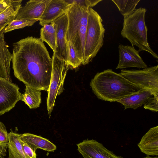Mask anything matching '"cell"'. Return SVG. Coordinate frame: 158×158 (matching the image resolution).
Returning a JSON list of instances; mask_svg holds the SVG:
<instances>
[{
	"label": "cell",
	"mask_w": 158,
	"mask_h": 158,
	"mask_svg": "<svg viewBox=\"0 0 158 158\" xmlns=\"http://www.w3.org/2000/svg\"><path fill=\"white\" fill-rule=\"evenodd\" d=\"M12 68L15 76L25 85L48 91L52 61L39 38L28 36L13 44Z\"/></svg>",
	"instance_id": "cell-1"
},
{
	"label": "cell",
	"mask_w": 158,
	"mask_h": 158,
	"mask_svg": "<svg viewBox=\"0 0 158 158\" xmlns=\"http://www.w3.org/2000/svg\"><path fill=\"white\" fill-rule=\"evenodd\" d=\"M90 85L98 98L110 102H116L126 96L145 90L111 69L97 73L92 79Z\"/></svg>",
	"instance_id": "cell-2"
},
{
	"label": "cell",
	"mask_w": 158,
	"mask_h": 158,
	"mask_svg": "<svg viewBox=\"0 0 158 158\" xmlns=\"http://www.w3.org/2000/svg\"><path fill=\"white\" fill-rule=\"evenodd\" d=\"M72 4L66 12L68 23L66 39L67 42L72 43L82 63L89 9Z\"/></svg>",
	"instance_id": "cell-3"
},
{
	"label": "cell",
	"mask_w": 158,
	"mask_h": 158,
	"mask_svg": "<svg viewBox=\"0 0 158 158\" xmlns=\"http://www.w3.org/2000/svg\"><path fill=\"white\" fill-rule=\"evenodd\" d=\"M146 11L145 8L140 7L124 18L121 35L130 42L132 46L138 47L139 52H147L157 59V55L150 48L148 40V29L145 21Z\"/></svg>",
	"instance_id": "cell-4"
},
{
	"label": "cell",
	"mask_w": 158,
	"mask_h": 158,
	"mask_svg": "<svg viewBox=\"0 0 158 158\" xmlns=\"http://www.w3.org/2000/svg\"><path fill=\"white\" fill-rule=\"evenodd\" d=\"M102 22L99 14L92 8H89L82 63L83 65L92 61L103 45L105 29Z\"/></svg>",
	"instance_id": "cell-5"
},
{
	"label": "cell",
	"mask_w": 158,
	"mask_h": 158,
	"mask_svg": "<svg viewBox=\"0 0 158 158\" xmlns=\"http://www.w3.org/2000/svg\"><path fill=\"white\" fill-rule=\"evenodd\" d=\"M52 66L50 84L48 92L47 108L50 115L53 110L57 95L64 90V83L68 70L70 68L69 64L53 54Z\"/></svg>",
	"instance_id": "cell-6"
},
{
	"label": "cell",
	"mask_w": 158,
	"mask_h": 158,
	"mask_svg": "<svg viewBox=\"0 0 158 158\" xmlns=\"http://www.w3.org/2000/svg\"><path fill=\"white\" fill-rule=\"evenodd\" d=\"M120 74L135 85L158 94V65L142 70L122 69Z\"/></svg>",
	"instance_id": "cell-7"
},
{
	"label": "cell",
	"mask_w": 158,
	"mask_h": 158,
	"mask_svg": "<svg viewBox=\"0 0 158 158\" xmlns=\"http://www.w3.org/2000/svg\"><path fill=\"white\" fill-rule=\"evenodd\" d=\"M21 94L17 85L0 77V115L13 108Z\"/></svg>",
	"instance_id": "cell-8"
},
{
	"label": "cell",
	"mask_w": 158,
	"mask_h": 158,
	"mask_svg": "<svg viewBox=\"0 0 158 158\" xmlns=\"http://www.w3.org/2000/svg\"><path fill=\"white\" fill-rule=\"evenodd\" d=\"M56 31V45L53 54L59 59L63 60L69 65L67 42L66 33L68 19L66 13L53 22Z\"/></svg>",
	"instance_id": "cell-9"
},
{
	"label": "cell",
	"mask_w": 158,
	"mask_h": 158,
	"mask_svg": "<svg viewBox=\"0 0 158 158\" xmlns=\"http://www.w3.org/2000/svg\"><path fill=\"white\" fill-rule=\"evenodd\" d=\"M119 61L116 69L129 67L145 69L147 67L139 56V50L133 46L120 44L118 47Z\"/></svg>",
	"instance_id": "cell-10"
},
{
	"label": "cell",
	"mask_w": 158,
	"mask_h": 158,
	"mask_svg": "<svg viewBox=\"0 0 158 158\" xmlns=\"http://www.w3.org/2000/svg\"><path fill=\"white\" fill-rule=\"evenodd\" d=\"M77 146L79 152H82L92 158H123L115 155L94 139L84 140Z\"/></svg>",
	"instance_id": "cell-11"
},
{
	"label": "cell",
	"mask_w": 158,
	"mask_h": 158,
	"mask_svg": "<svg viewBox=\"0 0 158 158\" xmlns=\"http://www.w3.org/2000/svg\"><path fill=\"white\" fill-rule=\"evenodd\" d=\"M72 5L65 0H51L39 20L40 24L43 26L53 22L66 13Z\"/></svg>",
	"instance_id": "cell-12"
},
{
	"label": "cell",
	"mask_w": 158,
	"mask_h": 158,
	"mask_svg": "<svg viewBox=\"0 0 158 158\" xmlns=\"http://www.w3.org/2000/svg\"><path fill=\"white\" fill-rule=\"evenodd\" d=\"M51 0H30L20 7L15 19L39 21Z\"/></svg>",
	"instance_id": "cell-13"
},
{
	"label": "cell",
	"mask_w": 158,
	"mask_h": 158,
	"mask_svg": "<svg viewBox=\"0 0 158 158\" xmlns=\"http://www.w3.org/2000/svg\"><path fill=\"white\" fill-rule=\"evenodd\" d=\"M138 146L147 155H158V126L152 127L142 137Z\"/></svg>",
	"instance_id": "cell-14"
},
{
	"label": "cell",
	"mask_w": 158,
	"mask_h": 158,
	"mask_svg": "<svg viewBox=\"0 0 158 158\" xmlns=\"http://www.w3.org/2000/svg\"><path fill=\"white\" fill-rule=\"evenodd\" d=\"M154 95L155 94L150 90H143L126 96L116 102L123 105L124 106V110L129 108L135 110L145 105L152 98Z\"/></svg>",
	"instance_id": "cell-15"
},
{
	"label": "cell",
	"mask_w": 158,
	"mask_h": 158,
	"mask_svg": "<svg viewBox=\"0 0 158 158\" xmlns=\"http://www.w3.org/2000/svg\"><path fill=\"white\" fill-rule=\"evenodd\" d=\"M12 55L5 41L4 34L0 35V77L12 82L10 64Z\"/></svg>",
	"instance_id": "cell-16"
},
{
	"label": "cell",
	"mask_w": 158,
	"mask_h": 158,
	"mask_svg": "<svg viewBox=\"0 0 158 158\" xmlns=\"http://www.w3.org/2000/svg\"><path fill=\"white\" fill-rule=\"evenodd\" d=\"M20 135L21 140L27 143L35 152L37 149L50 152H54L56 149L54 144L41 136L29 133Z\"/></svg>",
	"instance_id": "cell-17"
},
{
	"label": "cell",
	"mask_w": 158,
	"mask_h": 158,
	"mask_svg": "<svg viewBox=\"0 0 158 158\" xmlns=\"http://www.w3.org/2000/svg\"><path fill=\"white\" fill-rule=\"evenodd\" d=\"M22 1L12 0L10 6L0 14V35L4 34L6 27L15 19Z\"/></svg>",
	"instance_id": "cell-18"
},
{
	"label": "cell",
	"mask_w": 158,
	"mask_h": 158,
	"mask_svg": "<svg viewBox=\"0 0 158 158\" xmlns=\"http://www.w3.org/2000/svg\"><path fill=\"white\" fill-rule=\"evenodd\" d=\"M8 136V158H27L21 143L20 134L11 131Z\"/></svg>",
	"instance_id": "cell-19"
},
{
	"label": "cell",
	"mask_w": 158,
	"mask_h": 158,
	"mask_svg": "<svg viewBox=\"0 0 158 158\" xmlns=\"http://www.w3.org/2000/svg\"><path fill=\"white\" fill-rule=\"evenodd\" d=\"M25 92L21 94L20 100L24 102L30 109L39 107L41 102V91L25 85Z\"/></svg>",
	"instance_id": "cell-20"
},
{
	"label": "cell",
	"mask_w": 158,
	"mask_h": 158,
	"mask_svg": "<svg viewBox=\"0 0 158 158\" xmlns=\"http://www.w3.org/2000/svg\"><path fill=\"white\" fill-rule=\"evenodd\" d=\"M43 42H45L55 52L56 45V31L54 23L44 25L40 30V38Z\"/></svg>",
	"instance_id": "cell-21"
},
{
	"label": "cell",
	"mask_w": 158,
	"mask_h": 158,
	"mask_svg": "<svg viewBox=\"0 0 158 158\" xmlns=\"http://www.w3.org/2000/svg\"><path fill=\"white\" fill-rule=\"evenodd\" d=\"M140 0H112L117 7L121 14L126 18L132 14Z\"/></svg>",
	"instance_id": "cell-22"
},
{
	"label": "cell",
	"mask_w": 158,
	"mask_h": 158,
	"mask_svg": "<svg viewBox=\"0 0 158 158\" xmlns=\"http://www.w3.org/2000/svg\"><path fill=\"white\" fill-rule=\"evenodd\" d=\"M38 21L37 19H14L6 27L4 33H6L19 29L23 28L27 26H32Z\"/></svg>",
	"instance_id": "cell-23"
},
{
	"label": "cell",
	"mask_w": 158,
	"mask_h": 158,
	"mask_svg": "<svg viewBox=\"0 0 158 158\" xmlns=\"http://www.w3.org/2000/svg\"><path fill=\"white\" fill-rule=\"evenodd\" d=\"M69 65L73 69L78 67L82 63L80 60L77 54L72 43L67 42Z\"/></svg>",
	"instance_id": "cell-24"
},
{
	"label": "cell",
	"mask_w": 158,
	"mask_h": 158,
	"mask_svg": "<svg viewBox=\"0 0 158 158\" xmlns=\"http://www.w3.org/2000/svg\"><path fill=\"white\" fill-rule=\"evenodd\" d=\"M69 4H75L89 9L95 5L102 0H65Z\"/></svg>",
	"instance_id": "cell-25"
},
{
	"label": "cell",
	"mask_w": 158,
	"mask_h": 158,
	"mask_svg": "<svg viewBox=\"0 0 158 158\" xmlns=\"http://www.w3.org/2000/svg\"><path fill=\"white\" fill-rule=\"evenodd\" d=\"M143 107L146 109L157 112L158 110V94L154 95L152 98L144 105Z\"/></svg>",
	"instance_id": "cell-26"
},
{
	"label": "cell",
	"mask_w": 158,
	"mask_h": 158,
	"mask_svg": "<svg viewBox=\"0 0 158 158\" xmlns=\"http://www.w3.org/2000/svg\"><path fill=\"white\" fill-rule=\"evenodd\" d=\"M8 133L4 124L0 121V143L9 144Z\"/></svg>",
	"instance_id": "cell-27"
},
{
	"label": "cell",
	"mask_w": 158,
	"mask_h": 158,
	"mask_svg": "<svg viewBox=\"0 0 158 158\" xmlns=\"http://www.w3.org/2000/svg\"><path fill=\"white\" fill-rule=\"evenodd\" d=\"M20 141L27 158H36V152L34 151L27 143L21 139Z\"/></svg>",
	"instance_id": "cell-28"
},
{
	"label": "cell",
	"mask_w": 158,
	"mask_h": 158,
	"mask_svg": "<svg viewBox=\"0 0 158 158\" xmlns=\"http://www.w3.org/2000/svg\"><path fill=\"white\" fill-rule=\"evenodd\" d=\"M12 0H0V14L10 4Z\"/></svg>",
	"instance_id": "cell-29"
},
{
	"label": "cell",
	"mask_w": 158,
	"mask_h": 158,
	"mask_svg": "<svg viewBox=\"0 0 158 158\" xmlns=\"http://www.w3.org/2000/svg\"><path fill=\"white\" fill-rule=\"evenodd\" d=\"M8 145L0 143V158H4Z\"/></svg>",
	"instance_id": "cell-30"
},
{
	"label": "cell",
	"mask_w": 158,
	"mask_h": 158,
	"mask_svg": "<svg viewBox=\"0 0 158 158\" xmlns=\"http://www.w3.org/2000/svg\"><path fill=\"white\" fill-rule=\"evenodd\" d=\"M83 156L84 158H92L86 154L81 152H79Z\"/></svg>",
	"instance_id": "cell-31"
},
{
	"label": "cell",
	"mask_w": 158,
	"mask_h": 158,
	"mask_svg": "<svg viewBox=\"0 0 158 158\" xmlns=\"http://www.w3.org/2000/svg\"><path fill=\"white\" fill-rule=\"evenodd\" d=\"M143 158H158V157L157 156H156L154 157H152L150 156H149L147 155L146 157Z\"/></svg>",
	"instance_id": "cell-32"
}]
</instances>
